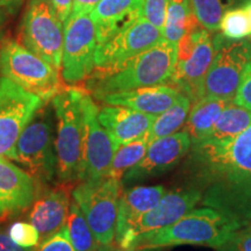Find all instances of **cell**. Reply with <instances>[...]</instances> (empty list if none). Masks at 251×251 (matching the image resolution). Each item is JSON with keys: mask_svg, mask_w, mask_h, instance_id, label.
<instances>
[{"mask_svg": "<svg viewBox=\"0 0 251 251\" xmlns=\"http://www.w3.org/2000/svg\"><path fill=\"white\" fill-rule=\"evenodd\" d=\"M244 7H246V9L248 11V13H249V17L251 19V0H250V1H248L246 5H244Z\"/></svg>", "mask_w": 251, "mask_h": 251, "instance_id": "41", "label": "cell"}, {"mask_svg": "<svg viewBox=\"0 0 251 251\" xmlns=\"http://www.w3.org/2000/svg\"><path fill=\"white\" fill-rule=\"evenodd\" d=\"M187 170L201 203L251 225V126L228 141L192 143Z\"/></svg>", "mask_w": 251, "mask_h": 251, "instance_id": "1", "label": "cell"}, {"mask_svg": "<svg viewBox=\"0 0 251 251\" xmlns=\"http://www.w3.org/2000/svg\"><path fill=\"white\" fill-rule=\"evenodd\" d=\"M45 103L36 94L0 77V158L15 161L19 137Z\"/></svg>", "mask_w": 251, "mask_h": 251, "instance_id": "9", "label": "cell"}, {"mask_svg": "<svg viewBox=\"0 0 251 251\" xmlns=\"http://www.w3.org/2000/svg\"><path fill=\"white\" fill-rule=\"evenodd\" d=\"M21 2L23 0H0V7L7 9L8 12H14Z\"/></svg>", "mask_w": 251, "mask_h": 251, "instance_id": "39", "label": "cell"}, {"mask_svg": "<svg viewBox=\"0 0 251 251\" xmlns=\"http://www.w3.org/2000/svg\"><path fill=\"white\" fill-rule=\"evenodd\" d=\"M214 57L211 33L201 28L192 55L184 62H177L170 81L193 103L203 98V83Z\"/></svg>", "mask_w": 251, "mask_h": 251, "instance_id": "16", "label": "cell"}, {"mask_svg": "<svg viewBox=\"0 0 251 251\" xmlns=\"http://www.w3.org/2000/svg\"><path fill=\"white\" fill-rule=\"evenodd\" d=\"M218 251H251V225L235 230Z\"/></svg>", "mask_w": 251, "mask_h": 251, "instance_id": "33", "label": "cell"}, {"mask_svg": "<svg viewBox=\"0 0 251 251\" xmlns=\"http://www.w3.org/2000/svg\"><path fill=\"white\" fill-rule=\"evenodd\" d=\"M96 27L90 14H71L64 24L61 76L76 85L89 79L94 70L97 50Z\"/></svg>", "mask_w": 251, "mask_h": 251, "instance_id": "11", "label": "cell"}, {"mask_svg": "<svg viewBox=\"0 0 251 251\" xmlns=\"http://www.w3.org/2000/svg\"><path fill=\"white\" fill-rule=\"evenodd\" d=\"M229 102H231L230 100L209 97H203L194 102L184 130L191 137L192 143L199 142L208 136Z\"/></svg>", "mask_w": 251, "mask_h": 251, "instance_id": "23", "label": "cell"}, {"mask_svg": "<svg viewBox=\"0 0 251 251\" xmlns=\"http://www.w3.org/2000/svg\"><path fill=\"white\" fill-rule=\"evenodd\" d=\"M165 194L163 185L135 186L126 190L120 196L118 207L115 241L121 247L142 216L157 205Z\"/></svg>", "mask_w": 251, "mask_h": 251, "instance_id": "19", "label": "cell"}, {"mask_svg": "<svg viewBox=\"0 0 251 251\" xmlns=\"http://www.w3.org/2000/svg\"><path fill=\"white\" fill-rule=\"evenodd\" d=\"M15 161L43 183L57 176L54 127L47 113L37 112L21 133L15 146Z\"/></svg>", "mask_w": 251, "mask_h": 251, "instance_id": "10", "label": "cell"}, {"mask_svg": "<svg viewBox=\"0 0 251 251\" xmlns=\"http://www.w3.org/2000/svg\"><path fill=\"white\" fill-rule=\"evenodd\" d=\"M139 251H146V250H139Z\"/></svg>", "mask_w": 251, "mask_h": 251, "instance_id": "43", "label": "cell"}, {"mask_svg": "<svg viewBox=\"0 0 251 251\" xmlns=\"http://www.w3.org/2000/svg\"><path fill=\"white\" fill-rule=\"evenodd\" d=\"M169 4H170V0H143L141 18L162 31Z\"/></svg>", "mask_w": 251, "mask_h": 251, "instance_id": "32", "label": "cell"}, {"mask_svg": "<svg viewBox=\"0 0 251 251\" xmlns=\"http://www.w3.org/2000/svg\"><path fill=\"white\" fill-rule=\"evenodd\" d=\"M200 201H201V192L196 187L188 190L170 191L165 193L157 202V205L142 216L139 224L128 235L120 248L130 249L131 244L139 235L174 225L188 212L192 211Z\"/></svg>", "mask_w": 251, "mask_h": 251, "instance_id": "15", "label": "cell"}, {"mask_svg": "<svg viewBox=\"0 0 251 251\" xmlns=\"http://www.w3.org/2000/svg\"><path fill=\"white\" fill-rule=\"evenodd\" d=\"M47 2L50 5V7L52 8V11L55 12L63 25L67 23L72 13L74 0H47Z\"/></svg>", "mask_w": 251, "mask_h": 251, "instance_id": "36", "label": "cell"}, {"mask_svg": "<svg viewBox=\"0 0 251 251\" xmlns=\"http://www.w3.org/2000/svg\"><path fill=\"white\" fill-rule=\"evenodd\" d=\"M219 30L228 40H244L251 35V19L244 6L228 9L220 21Z\"/></svg>", "mask_w": 251, "mask_h": 251, "instance_id": "30", "label": "cell"}, {"mask_svg": "<svg viewBox=\"0 0 251 251\" xmlns=\"http://www.w3.org/2000/svg\"><path fill=\"white\" fill-rule=\"evenodd\" d=\"M20 36L21 45L61 71L64 25L47 0H30Z\"/></svg>", "mask_w": 251, "mask_h": 251, "instance_id": "7", "label": "cell"}, {"mask_svg": "<svg viewBox=\"0 0 251 251\" xmlns=\"http://www.w3.org/2000/svg\"><path fill=\"white\" fill-rule=\"evenodd\" d=\"M190 109V98L181 93L177 101L170 108L156 117L148 133L149 144L157 139L175 134L185 124Z\"/></svg>", "mask_w": 251, "mask_h": 251, "instance_id": "26", "label": "cell"}, {"mask_svg": "<svg viewBox=\"0 0 251 251\" xmlns=\"http://www.w3.org/2000/svg\"><path fill=\"white\" fill-rule=\"evenodd\" d=\"M233 100L236 105L251 111V58L244 67L236 94Z\"/></svg>", "mask_w": 251, "mask_h": 251, "instance_id": "34", "label": "cell"}, {"mask_svg": "<svg viewBox=\"0 0 251 251\" xmlns=\"http://www.w3.org/2000/svg\"><path fill=\"white\" fill-rule=\"evenodd\" d=\"M250 126L251 111L241 107L235 102H229L220 115L211 133L203 140L215 141V142L231 140Z\"/></svg>", "mask_w": 251, "mask_h": 251, "instance_id": "25", "label": "cell"}, {"mask_svg": "<svg viewBox=\"0 0 251 251\" xmlns=\"http://www.w3.org/2000/svg\"><path fill=\"white\" fill-rule=\"evenodd\" d=\"M242 226L211 207L192 209L169 227L141 234L131 244V250L193 244L218 249Z\"/></svg>", "mask_w": 251, "mask_h": 251, "instance_id": "3", "label": "cell"}, {"mask_svg": "<svg viewBox=\"0 0 251 251\" xmlns=\"http://www.w3.org/2000/svg\"><path fill=\"white\" fill-rule=\"evenodd\" d=\"M192 147L187 133H175L150 142L143 158L126 172L122 177L125 185L144 181L161 176L178 164Z\"/></svg>", "mask_w": 251, "mask_h": 251, "instance_id": "14", "label": "cell"}, {"mask_svg": "<svg viewBox=\"0 0 251 251\" xmlns=\"http://www.w3.org/2000/svg\"><path fill=\"white\" fill-rule=\"evenodd\" d=\"M121 180L106 177L80 181L72 190L74 201L79 206L98 246L109 247L115 238Z\"/></svg>", "mask_w": 251, "mask_h": 251, "instance_id": "6", "label": "cell"}, {"mask_svg": "<svg viewBox=\"0 0 251 251\" xmlns=\"http://www.w3.org/2000/svg\"><path fill=\"white\" fill-rule=\"evenodd\" d=\"M2 7H0V39H1V35H2V25H4V21H5V14L4 12H2Z\"/></svg>", "mask_w": 251, "mask_h": 251, "instance_id": "40", "label": "cell"}, {"mask_svg": "<svg viewBox=\"0 0 251 251\" xmlns=\"http://www.w3.org/2000/svg\"><path fill=\"white\" fill-rule=\"evenodd\" d=\"M162 40V31L140 18L101 46L97 47L94 70L90 77L112 74L130 58L142 54Z\"/></svg>", "mask_w": 251, "mask_h": 251, "instance_id": "12", "label": "cell"}, {"mask_svg": "<svg viewBox=\"0 0 251 251\" xmlns=\"http://www.w3.org/2000/svg\"><path fill=\"white\" fill-rule=\"evenodd\" d=\"M120 251H134V250H130V249H121Z\"/></svg>", "mask_w": 251, "mask_h": 251, "instance_id": "42", "label": "cell"}, {"mask_svg": "<svg viewBox=\"0 0 251 251\" xmlns=\"http://www.w3.org/2000/svg\"><path fill=\"white\" fill-rule=\"evenodd\" d=\"M67 227L70 242L75 251H96L98 247L96 237L79 206L75 201H72L70 205Z\"/></svg>", "mask_w": 251, "mask_h": 251, "instance_id": "29", "label": "cell"}, {"mask_svg": "<svg viewBox=\"0 0 251 251\" xmlns=\"http://www.w3.org/2000/svg\"><path fill=\"white\" fill-rule=\"evenodd\" d=\"M0 251H36L34 248L20 247L0 228Z\"/></svg>", "mask_w": 251, "mask_h": 251, "instance_id": "37", "label": "cell"}, {"mask_svg": "<svg viewBox=\"0 0 251 251\" xmlns=\"http://www.w3.org/2000/svg\"><path fill=\"white\" fill-rule=\"evenodd\" d=\"M250 0H191V6L200 26L209 33H216L226 12Z\"/></svg>", "mask_w": 251, "mask_h": 251, "instance_id": "27", "label": "cell"}, {"mask_svg": "<svg viewBox=\"0 0 251 251\" xmlns=\"http://www.w3.org/2000/svg\"><path fill=\"white\" fill-rule=\"evenodd\" d=\"M180 94V91L176 87L163 84L111 93L102 97L100 101L105 102L106 105L124 106L157 117L170 108Z\"/></svg>", "mask_w": 251, "mask_h": 251, "instance_id": "22", "label": "cell"}, {"mask_svg": "<svg viewBox=\"0 0 251 251\" xmlns=\"http://www.w3.org/2000/svg\"><path fill=\"white\" fill-rule=\"evenodd\" d=\"M7 234L15 243L24 248H35L41 242L39 231L30 222H14L9 226Z\"/></svg>", "mask_w": 251, "mask_h": 251, "instance_id": "31", "label": "cell"}, {"mask_svg": "<svg viewBox=\"0 0 251 251\" xmlns=\"http://www.w3.org/2000/svg\"><path fill=\"white\" fill-rule=\"evenodd\" d=\"M36 251H75L69 237L67 225L52 236L41 242V246Z\"/></svg>", "mask_w": 251, "mask_h": 251, "instance_id": "35", "label": "cell"}, {"mask_svg": "<svg viewBox=\"0 0 251 251\" xmlns=\"http://www.w3.org/2000/svg\"><path fill=\"white\" fill-rule=\"evenodd\" d=\"M0 74L45 102L64 89L61 71L17 41L0 47Z\"/></svg>", "mask_w": 251, "mask_h": 251, "instance_id": "5", "label": "cell"}, {"mask_svg": "<svg viewBox=\"0 0 251 251\" xmlns=\"http://www.w3.org/2000/svg\"><path fill=\"white\" fill-rule=\"evenodd\" d=\"M142 7L143 0H101L90 13L96 27L97 45L101 46L124 28L139 20Z\"/></svg>", "mask_w": 251, "mask_h": 251, "instance_id": "21", "label": "cell"}, {"mask_svg": "<svg viewBox=\"0 0 251 251\" xmlns=\"http://www.w3.org/2000/svg\"><path fill=\"white\" fill-rule=\"evenodd\" d=\"M99 108L86 90L83 101L84 149L81 181L106 178L117 147L98 121Z\"/></svg>", "mask_w": 251, "mask_h": 251, "instance_id": "13", "label": "cell"}, {"mask_svg": "<svg viewBox=\"0 0 251 251\" xmlns=\"http://www.w3.org/2000/svg\"><path fill=\"white\" fill-rule=\"evenodd\" d=\"M86 90L64 87L52 98L57 119L55 148L57 155V178L61 184L81 181L83 176L84 117L83 101Z\"/></svg>", "mask_w": 251, "mask_h": 251, "instance_id": "4", "label": "cell"}, {"mask_svg": "<svg viewBox=\"0 0 251 251\" xmlns=\"http://www.w3.org/2000/svg\"><path fill=\"white\" fill-rule=\"evenodd\" d=\"M69 186L70 185L61 184L46 192L34 202L29 221L39 231L41 242L67 225L71 205Z\"/></svg>", "mask_w": 251, "mask_h": 251, "instance_id": "20", "label": "cell"}, {"mask_svg": "<svg viewBox=\"0 0 251 251\" xmlns=\"http://www.w3.org/2000/svg\"><path fill=\"white\" fill-rule=\"evenodd\" d=\"M148 147L149 139L148 134H146L144 136L140 137V139L118 148L114 153V157H113L107 177L121 180L122 177L126 175V172L129 171L133 166L136 165L143 158Z\"/></svg>", "mask_w": 251, "mask_h": 251, "instance_id": "28", "label": "cell"}, {"mask_svg": "<svg viewBox=\"0 0 251 251\" xmlns=\"http://www.w3.org/2000/svg\"><path fill=\"white\" fill-rule=\"evenodd\" d=\"M155 119V115L124 106H105L98 112L99 124L111 136L117 150L148 134Z\"/></svg>", "mask_w": 251, "mask_h": 251, "instance_id": "18", "label": "cell"}, {"mask_svg": "<svg viewBox=\"0 0 251 251\" xmlns=\"http://www.w3.org/2000/svg\"><path fill=\"white\" fill-rule=\"evenodd\" d=\"M101 0H74L71 14H90Z\"/></svg>", "mask_w": 251, "mask_h": 251, "instance_id": "38", "label": "cell"}, {"mask_svg": "<svg viewBox=\"0 0 251 251\" xmlns=\"http://www.w3.org/2000/svg\"><path fill=\"white\" fill-rule=\"evenodd\" d=\"M177 52V45L163 39L142 54L130 58L112 74L90 77L86 90L100 100L111 93L163 85L174 75L178 59Z\"/></svg>", "mask_w": 251, "mask_h": 251, "instance_id": "2", "label": "cell"}, {"mask_svg": "<svg viewBox=\"0 0 251 251\" xmlns=\"http://www.w3.org/2000/svg\"><path fill=\"white\" fill-rule=\"evenodd\" d=\"M36 179L11 159L0 158V221L20 214L36 198Z\"/></svg>", "mask_w": 251, "mask_h": 251, "instance_id": "17", "label": "cell"}, {"mask_svg": "<svg viewBox=\"0 0 251 251\" xmlns=\"http://www.w3.org/2000/svg\"><path fill=\"white\" fill-rule=\"evenodd\" d=\"M200 24L193 14L191 0H170L162 29L163 39L178 45L186 31Z\"/></svg>", "mask_w": 251, "mask_h": 251, "instance_id": "24", "label": "cell"}, {"mask_svg": "<svg viewBox=\"0 0 251 251\" xmlns=\"http://www.w3.org/2000/svg\"><path fill=\"white\" fill-rule=\"evenodd\" d=\"M213 46L214 57L203 83V97L233 101L244 67L251 58V41L218 35Z\"/></svg>", "mask_w": 251, "mask_h": 251, "instance_id": "8", "label": "cell"}]
</instances>
